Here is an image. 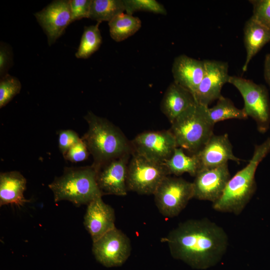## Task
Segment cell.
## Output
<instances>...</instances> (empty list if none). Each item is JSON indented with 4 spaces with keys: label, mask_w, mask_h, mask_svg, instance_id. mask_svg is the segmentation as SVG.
I'll return each instance as SVG.
<instances>
[{
    "label": "cell",
    "mask_w": 270,
    "mask_h": 270,
    "mask_svg": "<svg viewBox=\"0 0 270 270\" xmlns=\"http://www.w3.org/2000/svg\"><path fill=\"white\" fill-rule=\"evenodd\" d=\"M253 14L251 18L270 28V0H251Z\"/></svg>",
    "instance_id": "obj_28"
},
{
    "label": "cell",
    "mask_w": 270,
    "mask_h": 270,
    "mask_svg": "<svg viewBox=\"0 0 270 270\" xmlns=\"http://www.w3.org/2000/svg\"><path fill=\"white\" fill-rule=\"evenodd\" d=\"M208 108L196 102L171 124L169 130L178 147L190 155L198 153L214 134V124L209 116Z\"/></svg>",
    "instance_id": "obj_4"
},
{
    "label": "cell",
    "mask_w": 270,
    "mask_h": 270,
    "mask_svg": "<svg viewBox=\"0 0 270 270\" xmlns=\"http://www.w3.org/2000/svg\"><path fill=\"white\" fill-rule=\"evenodd\" d=\"M84 118L88 128L82 139L93 157L92 165L95 169L112 160L132 154L130 142L118 127L91 111Z\"/></svg>",
    "instance_id": "obj_2"
},
{
    "label": "cell",
    "mask_w": 270,
    "mask_h": 270,
    "mask_svg": "<svg viewBox=\"0 0 270 270\" xmlns=\"http://www.w3.org/2000/svg\"><path fill=\"white\" fill-rule=\"evenodd\" d=\"M168 175L180 176L188 173L195 176L200 170V164L196 154H186L184 150L177 147L170 157L164 163Z\"/></svg>",
    "instance_id": "obj_21"
},
{
    "label": "cell",
    "mask_w": 270,
    "mask_h": 270,
    "mask_svg": "<svg viewBox=\"0 0 270 270\" xmlns=\"http://www.w3.org/2000/svg\"><path fill=\"white\" fill-rule=\"evenodd\" d=\"M230 178L228 163L199 170L192 182L193 198L216 202L222 196Z\"/></svg>",
    "instance_id": "obj_11"
},
{
    "label": "cell",
    "mask_w": 270,
    "mask_h": 270,
    "mask_svg": "<svg viewBox=\"0 0 270 270\" xmlns=\"http://www.w3.org/2000/svg\"><path fill=\"white\" fill-rule=\"evenodd\" d=\"M55 202L66 200L79 206L88 204L102 195L98 188L96 170L92 166L65 167L62 174L48 185Z\"/></svg>",
    "instance_id": "obj_5"
},
{
    "label": "cell",
    "mask_w": 270,
    "mask_h": 270,
    "mask_svg": "<svg viewBox=\"0 0 270 270\" xmlns=\"http://www.w3.org/2000/svg\"><path fill=\"white\" fill-rule=\"evenodd\" d=\"M192 94L173 82L166 90L160 104V109L172 124L189 107L196 103Z\"/></svg>",
    "instance_id": "obj_18"
},
{
    "label": "cell",
    "mask_w": 270,
    "mask_h": 270,
    "mask_svg": "<svg viewBox=\"0 0 270 270\" xmlns=\"http://www.w3.org/2000/svg\"><path fill=\"white\" fill-rule=\"evenodd\" d=\"M100 23L96 25L84 28L80 44L76 56L78 58H88L100 48L102 42L98 26Z\"/></svg>",
    "instance_id": "obj_25"
},
{
    "label": "cell",
    "mask_w": 270,
    "mask_h": 270,
    "mask_svg": "<svg viewBox=\"0 0 270 270\" xmlns=\"http://www.w3.org/2000/svg\"><path fill=\"white\" fill-rule=\"evenodd\" d=\"M131 250L130 238L116 228L93 242L92 248L96 260L108 268L123 264L130 256Z\"/></svg>",
    "instance_id": "obj_10"
},
{
    "label": "cell",
    "mask_w": 270,
    "mask_h": 270,
    "mask_svg": "<svg viewBox=\"0 0 270 270\" xmlns=\"http://www.w3.org/2000/svg\"><path fill=\"white\" fill-rule=\"evenodd\" d=\"M92 0H70L72 22L83 18H88Z\"/></svg>",
    "instance_id": "obj_31"
},
{
    "label": "cell",
    "mask_w": 270,
    "mask_h": 270,
    "mask_svg": "<svg viewBox=\"0 0 270 270\" xmlns=\"http://www.w3.org/2000/svg\"><path fill=\"white\" fill-rule=\"evenodd\" d=\"M102 198L98 197L88 204L84 216V226L93 242L116 228L114 210Z\"/></svg>",
    "instance_id": "obj_16"
},
{
    "label": "cell",
    "mask_w": 270,
    "mask_h": 270,
    "mask_svg": "<svg viewBox=\"0 0 270 270\" xmlns=\"http://www.w3.org/2000/svg\"><path fill=\"white\" fill-rule=\"evenodd\" d=\"M270 152V138L254 147L253 155L246 166L228 182L220 198L212 203L219 212L240 214L256 190L255 174L258 164Z\"/></svg>",
    "instance_id": "obj_3"
},
{
    "label": "cell",
    "mask_w": 270,
    "mask_h": 270,
    "mask_svg": "<svg viewBox=\"0 0 270 270\" xmlns=\"http://www.w3.org/2000/svg\"><path fill=\"white\" fill-rule=\"evenodd\" d=\"M172 71L174 82L194 96L205 74V60L180 54L174 58Z\"/></svg>",
    "instance_id": "obj_17"
},
{
    "label": "cell",
    "mask_w": 270,
    "mask_h": 270,
    "mask_svg": "<svg viewBox=\"0 0 270 270\" xmlns=\"http://www.w3.org/2000/svg\"><path fill=\"white\" fill-rule=\"evenodd\" d=\"M208 112L214 124L226 120H244L248 118L242 109L237 108L230 99L222 96L218 100L215 106L208 108Z\"/></svg>",
    "instance_id": "obj_24"
},
{
    "label": "cell",
    "mask_w": 270,
    "mask_h": 270,
    "mask_svg": "<svg viewBox=\"0 0 270 270\" xmlns=\"http://www.w3.org/2000/svg\"><path fill=\"white\" fill-rule=\"evenodd\" d=\"M264 77L270 88V53L268 54L265 57L264 62Z\"/></svg>",
    "instance_id": "obj_33"
},
{
    "label": "cell",
    "mask_w": 270,
    "mask_h": 270,
    "mask_svg": "<svg viewBox=\"0 0 270 270\" xmlns=\"http://www.w3.org/2000/svg\"><path fill=\"white\" fill-rule=\"evenodd\" d=\"M22 85L16 77L8 74L0 78V108L7 104L21 90Z\"/></svg>",
    "instance_id": "obj_27"
},
{
    "label": "cell",
    "mask_w": 270,
    "mask_h": 270,
    "mask_svg": "<svg viewBox=\"0 0 270 270\" xmlns=\"http://www.w3.org/2000/svg\"><path fill=\"white\" fill-rule=\"evenodd\" d=\"M25 178L18 171L0 174V206L9 204L22 206L29 200L24 196L26 188Z\"/></svg>",
    "instance_id": "obj_19"
},
{
    "label": "cell",
    "mask_w": 270,
    "mask_h": 270,
    "mask_svg": "<svg viewBox=\"0 0 270 270\" xmlns=\"http://www.w3.org/2000/svg\"><path fill=\"white\" fill-rule=\"evenodd\" d=\"M200 170L216 168L232 160L240 163L236 156L227 134H213L202 148L196 154Z\"/></svg>",
    "instance_id": "obj_15"
},
{
    "label": "cell",
    "mask_w": 270,
    "mask_h": 270,
    "mask_svg": "<svg viewBox=\"0 0 270 270\" xmlns=\"http://www.w3.org/2000/svg\"><path fill=\"white\" fill-rule=\"evenodd\" d=\"M90 152L85 142L81 140L71 147L64 156V158L72 162H78L86 160Z\"/></svg>",
    "instance_id": "obj_30"
},
{
    "label": "cell",
    "mask_w": 270,
    "mask_h": 270,
    "mask_svg": "<svg viewBox=\"0 0 270 270\" xmlns=\"http://www.w3.org/2000/svg\"><path fill=\"white\" fill-rule=\"evenodd\" d=\"M228 82L241 94L244 101L242 110L256 122L258 132H266L270 126V102L266 87L236 76H230Z\"/></svg>",
    "instance_id": "obj_6"
},
{
    "label": "cell",
    "mask_w": 270,
    "mask_h": 270,
    "mask_svg": "<svg viewBox=\"0 0 270 270\" xmlns=\"http://www.w3.org/2000/svg\"><path fill=\"white\" fill-rule=\"evenodd\" d=\"M160 212L166 218L178 215L193 198L192 184L182 178L166 176L154 194Z\"/></svg>",
    "instance_id": "obj_8"
},
{
    "label": "cell",
    "mask_w": 270,
    "mask_h": 270,
    "mask_svg": "<svg viewBox=\"0 0 270 270\" xmlns=\"http://www.w3.org/2000/svg\"><path fill=\"white\" fill-rule=\"evenodd\" d=\"M126 14L132 15L138 11L167 14L164 6L156 0H124Z\"/></svg>",
    "instance_id": "obj_26"
},
{
    "label": "cell",
    "mask_w": 270,
    "mask_h": 270,
    "mask_svg": "<svg viewBox=\"0 0 270 270\" xmlns=\"http://www.w3.org/2000/svg\"><path fill=\"white\" fill-rule=\"evenodd\" d=\"M244 40L246 50V58L242 70L244 72L254 56L270 42V28L250 18L244 26Z\"/></svg>",
    "instance_id": "obj_20"
},
{
    "label": "cell",
    "mask_w": 270,
    "mask_h": 270,
    "mask_svg": "<svg viewBox=\"0 0 270 270\" xmlns=\"http://www.w3.org/2000/svg\"><path fill=\"white\" fill-rule=\"evenodd\" d=\"M126 176L128 190L140 194H154L164 178L169 176L164 163L155 162L132 153Z\"/></svg>",
    "instance_id": "obj_7"
},
{
    "label": "cell",
    "mask_w": 270,
    "mask_h": 270,
    "mask_svg": "<svg viewBox=\"0 0 270 270\" xmlns=\"http://www.w3.org/2000/svg\"><path fill=\"white\" fill-rule=\"evenodd\" d=\"M12 62V52L10 46L4 42L0 46V78L8 74L7 72Z\"/></svg>",
    "instance_id": "obj_32"
},
{
    "label": "cell",
    "mask_w": 270,
    "mask_h": 270,
    "mask_svg": "<svg viewBox=\"0 0 270 270\" xmlns=\"http://www.w3.org/2000/svg\"><path fill=\"white\" fill-rule=\"evenodd\" d=\"M111 38L116 42L134 35L142 26L140 20L132 15L122 13L108 22Z\"/></svg>",
    "instance_id": "obj_22"
},
{
    "label": "cell",
    "mask_w": 270,
    "mask_h": 270,
    "mask_svg": "<svg viewBox=\"0 0 270 270\" xmlns=\"http://www.w3.org/2000/svg\"><path fill=\"white\" fill-rule=\"evenodd\" d=\"M162 241L168 244L174 258L197 269L207 268L218 263L228 244L224 230L207 218L180 223Z\"/></svg>",
    "instance_id": "obj_1"
},
{
    "label": "cell",
    "mask_w": 270,
    "mask_h": 270,
    "mask_svg": "<svg viewBox=\"0 0 270 270\" xmlns=\"http://www.w3.org/2000/svg\"><path fill=\"white\" fill-rule=\"evenodd\" d=\"M130 143L132 153L159 163H164L168 160L178 147L176 139L169 130L142 132Z\"/></svg>",
    "instance_id": "obj_9"
},
{
    "label": "cell",
    "mask_w": 270,
    "mask_h": 270,
    "mask_svg": "<svg viewBox=\"0 0 270 270\" xmlns=\"http://www.w3.org/2000/svg\"><path fill=\"white\" fill-rule=\"evenodd\" d=\"M124 11V0H92L88 18L99 23L109 22Z\"/></svg>",
    "instance_id": "obj_23"
},
{
    "label": "cell",
    "mask_w": 270,
    "mask_h": 270,
    "mask_svg": "<svg viewBox=\"0 0 270 270\" xmlns=\"http://www.w3.org/2000/svg\"><path fill=\"white\" fill-rule=\"evenodd\" d=\"M58 134V148L63 156L71 147L81 140L78 134L72 130H60Z\"/></svg>",
    "instance_id": "obj_29"
},
{
    "label": "cell",
    "mask_w": 270,
    "mask_h": 270,
    "mask_svg": "<svg viewBox=\"0 0 270 270\" xmlns=\"http://www.w3.org/2000/svg\"><path fill=\"white\" fill-rule=\"evenodd\" d=\"M206 72L194 96L196 102L208 106L222 95L224 85L228 82V65L226 62L205 60Z\"/></svg>",
    "instance_id": "obj_12"
},
{
    "label": "cell",
    "mask_w": 270,
    "mask_h": 270,
    "mask_svg": "<svg viewBox=\"0 0 270 270\" xmlns=\"http://www.w3.org/2000/svg\"><path fill=\"white\" fill-rule=\"evenodd\" d=\"M34 15L48 37L49 46H51L72 22L70 0L53 1Z\"/></svg>",
    "instance_id": "obj_14"
},
{
    "label": "cell",
    "mask_w": 270,
    "mask_h": 270,
    "mask_svg": "<svg viewBox=\"0 0 270 270\" xmlns=\"http://www.w3.org/2000/svg\"><path fill=\"white\" fill-rule=\"evenodd\" d=\"M132 154L112 160L96 169L97 184L102 196L127 194V170Z\"/></svg>",
    "instance_id": "obj_13"
}]
</instances>
